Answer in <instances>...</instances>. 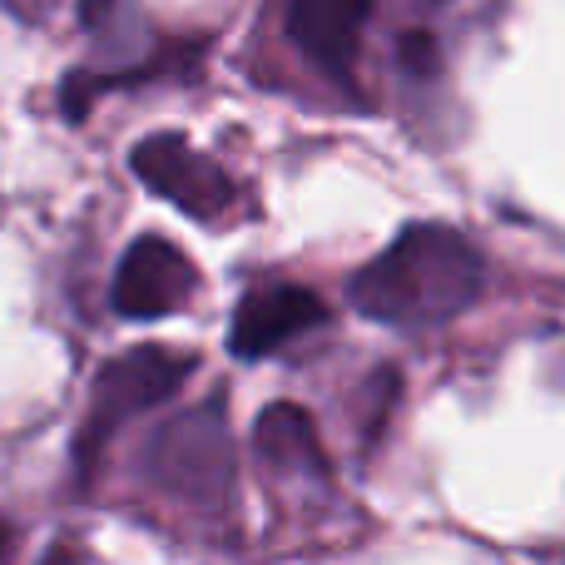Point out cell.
Listing matches in <instances>:
<instances>
[{"instance_id": "52a82bcc", "label": "cell", "mask_w": 565, "mask_h": 565, "mask_svg": "<svg viewBox=\"0 0 565 565\" xmlns=\"http://www.w3.org/2000/svg\"><path fill=\"white\" fill-rule=\"evenodd\" d=\"M367 15L372 0H288V35L322 75L348 85Z\"/></svg>"}, {"instance_id": "3957f363", "label": "cell", "mask_w": 565, "mask_h": 565, "mask_svg": "<svg viewBox=\"0 0 565 565\" xmlns=\"http://www.w3.org/2000/svg\"><path fill=\"white\" fill-rule=\"evenodd\" d=\"M149 481L189 507H218L234 481V451H228L224 412L199 407L169 422L149 447Z\"/></svg>"}, {"instance_id": "30bf717a", "label": "cell", "mask_w": 565, "mask_h": 565, "mask_svg": "<svg viewBox=\"0 0 565 565\" xmlns=\"http://www.w3.org/2000/svg\"><path fill=\"white\" fill-rule=\"evenodd\" d=\"M6 551H10V531H6V521H0V561H6Z\"/></svg>"}, {"instance_id": "7a4b0ae2", "label": "cell", "mask_w": 565, "mask_h": 565, "mask_svg": "<svg viewBox=\"0 0 565 565\" xmlns=\"http://www.w3.org/2000/svg\"><path fill=\"white\" fill-rule=\"evenodd\" d=\"M194 358L179 348H129L119 358L105 362V372L95 377V392H89V417L75 437V457L79 467L95 461V451L125 427L129 417L149 412L154 402L174 397L184 387Z\"/></svg>"}, {"instance_id": "8992f818", "label": "cell", "mask_w": 565, "mask_h": 565, "mask_svg": "<svg viewBox=\"0 0 565 565\" xmlns=\"http://www.w3.org/2000/svg\"><path fill=\"white\" fill-rule=\"evenodd\" d=\"M318 322H328L318 292L298 288V282H274V288H254L234 312L228 328V352L238 358H264V352L288 348L292 338L312 332Z\"/></svg>"}, {"instance_id": "9c48e42d", "label": "cell", "mask_w": 565, "mask_h": 565, "mask_svg": "<svg viewBox=\"0 0 565 565\" xmlns=\"http://www.w3.org/2000/svg\"><path fill=\"white\" fill-rule=\"evenodd\" d=\"M40 565H85V556H79V551H70V546H55Z\"/></svg>"}, {"instance_id": "ba28073f", "label": "cell", "mask_w": 565, "mask_h": 565, "mask_svg": "<svg viewBox=\"0 0 565 565\" xmlns=\"http://www.w3.org/2000/svg\"><path fill=\"white\" fill-rule=\"evenodd\" d=\"M258 451L264 461L274 467H312V471H328L322 461V447H318V431H312L308 412L292 407V402H274V407L258 417Z\"/></svg>"}, {"instance_id": "6da1fadb", "label": "cell", "mask_w": 565, "mask_h": 565, "mask_svg": "<svg viewBox=\"0 0 565 565\" xmlns=\"http://www.w3.org/2000/svg\"><path fill=\"white\" fill-rule=\"evenodd\" d=\"M487 288L481 254L447 224H412L348 282L362 318L397 332H427L461 318Z\"/></svg>"}, {"instance_id": "277c9868", "label": "cell", "mask_w": 565, "mask_h": 565, "mask_svg": "<svg viewBox=\"0 0 565 565\" xmlns=\"http://www.w3.org/2000/svg\"><path fill=\"white\" fill-rule=\"evenodd\" d=\"M129 164H135L139 184L154 189L159 199H169V204H174L179 214H189V218L214 224V218H224L228 204H234V184H228V174L179 135L139 139Z\"/></svg>"}, {"instance_id": "5b68a950", "label": "cell", "mask_w": 565, "mask_h": 565, "mask_svg": "<svg viewBox=\"0 0 565 565\" xmlns=\"http://www.w3.org/2000/svg\"><path fill=\"white\" fill-rule=\"evenodd\" d=\"M199 288V274L169 238L145 234L125 248L115 274V308L125 318H169Z\"/></svg>"}]
</instances>
